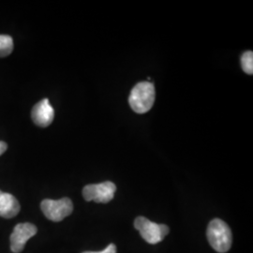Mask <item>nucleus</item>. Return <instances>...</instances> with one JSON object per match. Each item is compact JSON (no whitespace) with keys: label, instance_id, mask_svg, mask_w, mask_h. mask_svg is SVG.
Returning <instances> with one entry per match:
<instances>
[{"label":"nucleus","instance_id":"f257e3e1","mask_svg":"<svg viewBox=\"0 0 253 253\" xmlns=\"http://www.w3.org/2000/svg\"><path fill=\"white\" fill-rule=\"evenodd\" d=\"M208 242L210 246L219 253H227L232 246V232L226 222L219 218L210 221L207 231Z\"/></svg>","mask_w":253,"mask_h":253},{"label":"nucleus","instance_id":"f03ea898","mask_svg":"<svg viewBox=\"0 0 253 253\" xmlns=\"http://www.w3.org/2000/svg\"><path fill=\"white\" fill-rule=\"evenodd\" d=\"M155 87L149 82L138 83L128 97V103L137 114H145L153 106Z\"/></svg>","mask_w":253,"mask_h":253},{"label":"nucleus","instance_id":"7ed1b4c3","mask_svg":"<svg viewBox=\"0 0 253 253\" xmlns=\"http://www.w3.org/2000/svg\"><path fill=\"white\" fill-rule=\"evenodd\" d=\"M134 227L140 235L149 244H158L169 234V227L157 224L145 217H138L134 220Z\"/></svg>","mask_w":253,"mask_h":253},{"label":"nucleus","instance_id":"20e7f679","mask_svg":"<svg viewBox=\"0 0 253 253\" xmlns=\"http://www.w3.org/2000/svg\"><path fill=\"white\" fill-rule=\"evenodd\" d=\"M41 208L48 219L58 222L73 213V204L72 200L69 198L45 199L42 202Z\"/></svg>","mask_w":253,"mask_h":253},{"label":"nucleus","instance_id":"39448f33","mask_svg":"<svg viewBox=\"0 0 253 253\" xmlns=\"http://www.w3.org/2000/svg\"><path fill=\"white\" fill-rule=\"evenodd\" d=\"M116 190V185L111 181H106L100 184H91L85 186L83 189V196L87 202L94 201L96 203L106 204L113 200Z\"/></svg>","mask_w":253,"mask_h":253},{"label":"nucleus","instance_id":"423d86ee","mask_svg":"<svg viewBox=\"0 0 253 253\" xmlns=\"http://www.w3.org/2000/svg\"><path fill=\"white\" fill-rule=\"evenodd\" d=\"M37 227L32 223H19L14 227L13 232L10 235V250L14 253H20L27 244V241L36 235Z\"/></svg>","mask_w":253,"mask_h":253},{"label":"nucleus","instance_id":"0eeeda50","mask_svg":"<svg viewBox=\"0 0 253 253\" xmlns=\"http://www.w3.org/2000/svg\"><path fill=\"white\" fill-rule=\"evenodd\" d=\"M31 118L37 126L45 127L54 120V108L51 106L49 100L44 99L37 103L31 111Z\"/></svg>","mask_w":253,"mask_h":253},{"label":"nucleus","instance_id":"6e6552de","mask_svg":"<svg viewBox=\"0 0 253 253\" xmlns=\"http://www.w3.org/2000/svg\"><path fill=\"white\" fill-rule=\"evenodd\" d=\"M20 204L17 199L9 194L3 192L0 196V217L11 218L18 215Z\"/></svg>","mask_w":253,"mask_h":253},{"label":"nucleus","instance_id":"1a4fd4ad","mask_svg":"<svg viewBox=\"0 0 253 253\" xmlns=\"http://www.w3.org/2000/svg\"><path fill=\"white\" fill-rule=\"evenodd\" d=\"M13 50V40L8 35H0V57L11 54Z\"/></svg>","mask_w":253,"mask_h":253},{"label":"nucleus","instance_id":"9d476101","mask_svg":"<svg viewBox=\"0 0 253 253\" xmlns=\"http://www.w3.org/2000/svg\"><path fill=\"white\" fill-rule=\"evenodd\" d=\"M241 67L245 73L248 74L253 73V51H247L241 56Z\"/></svg>","mask_w":253,"mask_h":253},{"label":"nucleus","instance_id":"9b49d317","mask_svg":"<svg viewBox=\"0 0 253 253\" xmlns=\"http://www.w3.org/2000/svg\"><path fill=\"white\" fill-rule=\"evenodd\" d=\"M83 253H117V247L115 244H110L106 249L101 252H85Z\"/></svg>","mask_w":253,"mask_h":253},{"label":"nucleus","instance_id":"f8f14e48","mask_svg":"<svg viewBox=\"0 0 253 253\" xmlns=\"http://www.w3.org/2000/svg\"><path fill=\"white\" fill-rule=\"evenodd\" d=\"M7 148H8V145L5 142L0 141V156L7 150Z\"/></svg>","mask_w":253,"mask_h":253},{"label":"nucleus","instance_id":"ddd939ff","mask_svg":"<svg viewBox=\"0 0 253 253\" xmlns=\"http://www.w3.org/2000/svg\"><path fill=\"white\" fill-rule=\"evenodd\" d=\"M2 193H3V192H2V191H1V190H0V196H1V195H2Z\"/></svg>","mask_w":253,"mask_h":253}]
</instances>
